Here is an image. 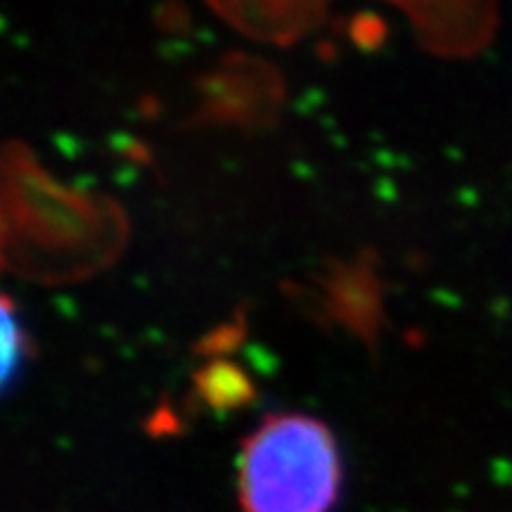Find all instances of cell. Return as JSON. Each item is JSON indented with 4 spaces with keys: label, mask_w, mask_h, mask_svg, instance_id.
<instances>
[{
    "label": "cell",
    "mask_w": 512,
    "mask_h": 512,
    "mask_svg": "<svg viewBox=\"0 0 512 512\" xmlns=\"http://www.w3.org/2000/svg\"><path fill=\"white\" fill-rule=\"evenodd\" d=\"M467 0H415L406 8L422 46L432 53H460L472 43V24L467 19Z\"/></svg>",
    "instance_id": "5"
},
{
    "label": "cell",
    "mask_w": 512,
    "mask_h": 512,
    "mask_svg": "<svg viewBox=\"0 0 512 512\" xmlns=\"http://www.w3.org/2000/svg\"><path fill=\"white\" fill-rule=\"evenodd\" d=\"M128 223L105 195L57 185L22 143L3 152V261L36 283H74L112 266Z\"/></svg>",
    "instance_id": "1"
},
{
    "label": "cell",
    "mask_w": 512,
    "mask_h": 512,
    "mask_svg": "<svg viewBox=\"0 0 512 512\" xmlns=\"http://www.w3.org/2000/svg\"><path fill=\"white\" fill-rule=\"evenodd\" d=\"M384 22L377 15H370V12H363V15H356L354 22H351L349 34L354 38L361 48H375L380 46L384 38Z\"/></svg>",
    "instance_id": "8"
},
{
    "label": "cell",
    "mask_w": 512,
    "mask_h": 512,
    "mask_svg": "<svg viewBox=\"0 0 512 512\" xmlns=\"http://www.w3.org/2000/svg\"><path fill=\"white\" fill-rule=\"evenodd\" d=\"M202 105L197 119L209 124L264 128L280 112L285 88L268 62L230 55L200 83Z\"/></svg>",
    "instance_id": "3"
},
{
    "label": "cell",
    "mask_w": 512,
    "mask_h": 512,
    "mask_svg": "<svg viewBox=\"0 0 512 512\" xmlns=\"http://www.w3.org/2000/svg\"><path fill=\"white\" fill-rule=\"evenodd\" d=\"M389 3L399 5V8H403V10H406V8H408V5H411V3H415V0H389Z\"/></svg>",
    "instance_id": "10"
},
{
    "label": "cell",
    "mask_w": 512,
    "mask_h": 512,
    "mask_svg": "<svg viewBox=\"0 0 512 512\" xmlns=\"http://www.w3.org/2000/svg\"><path fill=\"white\" fill-rule=\"evenodd\" d=\"M195 392L214 411H235L254 399V387L245 370L223 358L197 370Z\"/></svg>",
    "instance_id": "6"
},
{
    "label": "cell",
    "mask_w": 512,
    "mask_h": 512,
    "mask_svg": "<svg viewBox=\"0 0 512 512\" xmlns=\"http://www.w3.org/2000/svg\"><path fill=\"white\" fill-rule=\"evenodd\" d=\"M342 465L337 441L309 415H271L249 434L240 456L245 512H330Z\"/></svg>",
    "instance_id": "2"
},
{
    "label": "cell",
    "mask_w": 512,
    "mask_h": 512,
    "mask_svg": "<svg viewBox=\"0 0 512 512\" xmlns=\"http://www.w3.org/2000/svg\"><path fill=\"white\" fill-rule=\"evenodd\" d=\"M323 306L339 325L375 347L382 325V297L377 275L368 264H337L323 278Z\"/></svg>",
    "instance_id": "4"
},
{
    "label": "cell",
    "mask_w": 512,
    "mask_h": 512,
    "mask_svg": "<svg viewBox=\"0 0 512 512\" xmlns=\"http://www.w3.org/2000/svg\"><path fill=\"white\" fill-rule=\"evenodd\" d=\"M157 24L166 31H178L188 24V10L178 0H169V3L159 5L157 10Z\"/></svg>",
    "instance_id": "9"
},
{
    "label": "cell",
    "mask_w": 512,
    "mask_h": 512,
    "mask_svg": "<svg viewBox=\"0 0 512 512\" xmlns=\"http://www.w3.org/2000/svg\"><path fill=\"white\" fill-rule=\"evenodd\" d=\"M34 358V339H31L27 325L19 316L15 302L10 297L3 299V392L8 394L15 387L24 368Z\"/></svg>",
    "instance_id": "7"
}]
</instances>
